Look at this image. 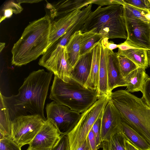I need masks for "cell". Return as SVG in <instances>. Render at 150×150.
<instances>
[{
  "instance_id": "cell-1",
  "label": "cell",
  "mask_w": 150,
  "mask_h": 150,
  "mask_svg": "<svg viewBox=\"0 0 150 150\" xmlns=\"http://www.w3.org/2000/svg\"><path fill=\"white\" fill-rule=\"evenodd\" d=\"M53 73L43 69L31 73L25 78L16 95H3L4 102L13 120L21 115H38L45 120L44 111L45 101Z\"/></svg>"
},
{
  "instance_id": "cell-2",
  "label": "cell",
  "mask_w": 150,
  "mask_h": 150,
  "mask_svg": "<svg viewBox=\"0 0 150 150\" xmlns=\"http://www.w3.org/2000/svg\"><path fill=\"white\" fill-rule=\"evenodd\" d=\"M51 25L47 15L30 23L12 47V65H26L44 53L49 45Z\"/></svg>"
},
{
  "instance_id": "cell-3",
  "label": "cell",
  "mask_w": 150,
  "mask_h": 150,
  "mask_svg": "<svg viewBox=\"0 0 150 150\" xmlns=\"http://www.w3.org/2000/svg\"><path fill=\"white\" fill-rule=\"evenodd\" d=\"M123 0H115L113 4L102 7L99 6L92 11L81 31L82 33L93 29L102 38H127L125 18Z\"/></svg>"
},
{
  "instance_id": "cell-4",
  "label": "cell",
  "mask_w": 150,
  "mask_h": 150,
  "mask_svg": "<svg viewBox=\"0 0 150 150\" xmlns=\"http://www.w3.org/2000/svg\"><path fill=\"white\" fill-rule=\"evenodd\" d=\"M122 121L137 132L150 145V107L141 98L120 90L108 94Z\"/></svg>"
},
{
  "instance_id": "cell-5",
  "label": "cell",
  "mask_w": 150,
  "mask_h": 150,
  "mask_svg": "<svg viewBox=\"0 0 150 150\" xmlns=\"http://www.w3.org/2000/svg\"><path fill=\"white\" fill-rule=\"evenodd\" d=\"M98 98L97 91L87 88L72 78L67 83L54 76L50 95V99L53 101L81 113Z\"/></svg>"
},
{
  "instance_id": "cell-6",
  "label": "cell",
  "mask_w": 150,
  "mask_h": 150,
  "mask_svg": "<svg viewBox=\"0 0 150 150\" xmlns=\"http://www.w3.org/2000/svg\"><path fill=\"white\" fill-rule=\"evenodd\" d=\"M109 100L108 94L100 96L93 105L81 113L76 125L67 134L70 150H76L86 139L93 124L102 114Z\"/></svg>"
},
{
  "instance_id": "cell-7",
  "label": "cell",
  "mask_w": 150,
  "mask_h": 150,
  "mask_svg": "<svg viewBox=\"0 0 150 150\" xmlns=\"http://www.w3.org/2000/svg\"><path fill=\"white\" fill-rule=\"evenodd\" d=\"M38 64L64 82H69L73 67L65 46L58 45L49 47L40 59Z\"/></svg>"
},
{
  "instance_id": "cell-8",
  "label": "cell",
  "mask_w": 150,
  "mask_h": 150,
  "mask_svg": "<svg viewBox=\"0 0 150 150\" xmlns=\"http://www.w3.org/2000/svg\"><path fill=\"white\" fill-rule=\"evenodd\" d=\"M46 120L38 115H22L16 117L12 122V139L21 147L29 144Z\"/></svg>"
},
{
  "instance_id": "cell-9",
  "label": "cell",
  "mask_w": 150,
  "mask_h": 150,
  "mask_svg": "<svg viewBox=\"0 0 150 150\" xmlns=\"http://www.w3.org/2000/svg\"><path fill=\"white\" fill-rule=\"evenodd\" d=\"M124 17L127 34V38L125 42L135 48L150 50V26L149 23L135 17L124 7Z\"/></svg>"
},
{
  "instance_id": "cell-10",
  "label": "cell",
  "mask_w": 150,
  "mask_h": 150,
  "mask_svg": "<svg viewBox=\"0 0 150 150\" xmlns=\"http://www.w3.org/2000/svg\"><path fill=\"white\" fill-rule=\"evenodd\" d=\"M47 119H52L62 134H67L79 121L81 114L54 101L46 107Z\"/></svg>"
},
{
  "instance_id": "cell-11",
  "label": "cell",
  "mask_w": 150,
  "mask_h": 150,
  "mask_svg": "<svg viewBox=\"0 0 150 150\" xmlns=\"http://www.w3.org/2000/svg\"><path fill=\"white\" fill-rule=\"evenodd\" d=\"M122 119L119 111L109 100L103 111L101 118V142L108 141L121 132Z\"/></svg>"
},
{
  "instance_id": "cell-12",
  "label": "cell",
  "mask_w": 150,
  "mask_h": 150,
  "mask_svg": "<svg viewBox=\"0 0 150 150\" xmlns=\"http://www.w3.org/2000/svg\"><path fill=\"white\" fill-rule=\"evenodd\" d=\"M62 135L53 121L47 119L28 147L52 148Z\"/></svg>"
},
{
  "instance_id": "cell-13",
  "label": "cell",
  "mask_w": 150,
  "mask_h": 150,
  "mask_svg": "<svg viewBox=\"0 0 150 150\" xmlns=\"http://www.w3.org/2000/svg\"><path fill=\"white\" fill-rule=\"evenodd\" d=\"M88 6L82 9L76 10L62 17L51 21L48 47L66 33L71 26L86 11Z\"/></svg>"
},
{
  "instance_id": "cell-14",
  "label": "cell",
  "mask_w": 150,
  "mask_h": 150,
  "mask_svg": "<svg viewBox=\"0 0 150 150\" xmlns=\"http://www.w3.org/2000/svg\"><path fill=\"white\" fill-rule=\"evenodd\" d=\"M106 56L108 94L118 87L127 86L120 69L116 53L107 48Z\"/></svg>"
},
{
  "instance_id": "cell-15",
  "label": "cell",
  "mask_w": 150,
  "mask_h": 150,
  "mask_svg": "<svg viewBox=\"0 0 150 150\" xmlns=\"http://www.w3.org/2000/svg\"><path fill=\"white\" fill-rule=\"evenodd\" d=\"M92 0H67L61 1L52 5L51 7V16L53 19L62 17L78 9L92 4Z\"/></svg>"
},
{
  "instance_id": "cell-16",
  "label": "cell",
  "mask_w": 150,
  "mask_h": 150,
  "mask_svg": "<svg viewBox=\"0 0 150 150\" xmlns=\"http://www.w3.org/2000/svg\"><path fill=\"white\" fill-rule=\"evenodd\" d=\"M92 49L80 57L73 68L71 73V78L85 87L91 70L92 60Z\"/></svg>"
},
{
  "instance_id": "cell-17",
  "label": "cell",
  "mask_w": 150,
  "mask_h": 150,
  "mask_svg": "<svg viewBox=\"0 0 150 150\" xmlns=\"http://www.w3.org/2000/svg\"><path fill=\"white\" fill-rule=\"evenodd\" d=\"M100 41L96 43L92 48V60L91 70L90 75L85 85V87L86 88L92 90H96L98 93L100 58Z\"/></svg>"
},
{
  "instance_id": "cell-18",
  "label": "cell",
  "mask_w": 150,
  "mask_h": 150,
  "mask_svg": "<svg viewBox=\"0 0 150 150\" xmlns=\"http://www.w3.org/2000/svg\"><path fill=\"white\" fill-rule=\"evenodd\" d=\"M149 78L145 69L139 67L124 78L127 85L126 90L129 93L140 91L142 93L145 82Z\"/></svg>"
},
{
  "instance_id": "cell-19",
  "label": "cell",
  "mask_w": 150,
  "mask_h": 150,
  "mask_svg": "<svg viewBox=\"0 0 150 150\" xmlns=\"http://www.w3.org/2000/svg\"><path fill=\"white\" fill-rule=\"evenodd\" d=\"M102 39L100 41V58L99 72L98 96L108 94V71L106 56L107 47Z\"/></svg>"
},
{
  "instance_id": "cell-20",
  "label": "cell",
  "mask_w": 150,
  "mask_h": 150,
  "mask_svg": "<svg viewBox=\"0 0 150 150\" xmlns=\"http://www.w3.org/2000/svg\"><path fill=\"white\" fill-rule=\"evenodd\" d=\"M12 121L8 110L4 100L3 95L0 93V139L11 137Z\"/></svg>"
},
{
  "instance_id": "cell-21",
  "label": "cell",
  "mask_w": 150,
  "mask_h": 150,
  "mask_svg": "<svg viewBox=\"0 0 150 150\" xmlns=\"http://www.w3.org/2000/svg\"><path fill=\"white\" fill-rule=\"evenodd\" d=\"M121 132L125 138L139 150H150V145L137 132L122 121Z\"/></svg>"
},
{
  "instance_id": "cell-22",
  "label": "cell",
  "mask_w": 150,
  "mask_h": 150,
  "mask_svg": "<svg viewBox=\"0 0 150 150\" xmlns=\"http://www.w3.org/2000/svg\"><path fill=\"white\" fill-rule=\"evenodd\" d=\"M92 4H89L86 11L71 26L66 33L51 45L53 46L58 45L65 46L71 37L76 32L81 30L86 19L92 12Z\"/></svg>"
},
{
  "instance_id": "cell-23",
  "label": "cell",
  "mask_w": 150,
  "mask_h": 150,
  "mask_svg": "<svg viewBox=\"0 0 150 150\" xmlns=\"http://www.w3.org/2000/svg\"><path fill=\"white\" fill-rule=\"evenodd\" d=\"M82 33L81 30L75 33L70 37L65 46L69 57L70 64L73 68L80 57V52Z\"/></svg>"
},
{
  "instance_id": "cell-24",
  "label": "cell",
  "mask_w": 150,
  "mask_h": 150,
  "mask_svg": "<svg viewBox=\"0 0 150 150\" xmlns=\"http://www.w3.org/2000/svg\"><path fill=\"white\" fill-rule=\"evenodd\" d=\"M117 52L125 56L139 67H142L145 69L149 66L147 50L134 48L122 51L118 49Z\"/></svg>"
},
{
  "instance_id": "cell-25",
  "label": "cell",
  "mask_w": 150,
  "mask_h": 150,
  "mask_svg": "<svg viewBox=\"0 0 150 150\" xmlns=\"http://www.w3.org/2000/svg\"><path fill=\"white\" fill-rule=\"evenodd\" d=\"M102 38V36L95 33L93 29L82 33L80 45V57L90 50L94 45Z\"/></svg>"
},
{
  "instance_id": "cell-26",
  "label": "cell",
  "mask_w": 150,
  "mask_h": 150,
  "mask_svg": "<svg viewBox=\"0 0 150 150\" xmlns=\"http://www.w3.org/2000/svg\"><path fill=\"white\" fill-rule=\"evenodd\" d=\"M125 138L121 132L111 137L108 141L101 144L103 150H126Z\"/></svg>"
},
{
  "instance_id": "cell-27",
  "label": "cell",
  "mask_w": 150,
  "mask_h": 150,
  "mask_svg": "<svg viewBox=\"0 0 150 150\" xmlns=\"http://www.w3.org/2000/svg\"><path fill=\"white\" fill-rule=\"evenodd\" d=\"M116 54L121 72L124 79L131 72L139 67L125 56L117 52Z\"/></svg>"
},
{
  "instance_id": "cell-28",
  "label": "cell",
  "mask_w": 150,
  "mask_h": 150,
  "mask_svg": "<svg viewBox=\"0 0 150 150\" xmlns=\"http://www.w3.org/2000/svg\"><path fill=\"white\" fill-rule=\"evenodd\" d=\"M20 4L12 1L6 3L1 11L0 22L11 17L13 13L17 14L20 13L23 9Z\"/></svg>"
},
{
  "instance_id": "cell-29",
  "label": "cell",
  "mask_w": 150,
  "mask_h": 150,
  "mask_svg": "<svg viewBox=\"0 0 150 150\" xmlns=\"http://www.w3.org/2000/svg\"><path fill=\"white\" fill-rule=\"evenodd\" d=\"M123 5L124 8L132 15L144 22L149 23V21L146 18L145 15L149 11L139 8L124 2Z\"/></svg>"
},
{
  "instance_id": "cell-30",
  "label": "cell",
  "mask_w": 150,
  "mask_h": 150,
  "mask_svg": "<svg viewBox=\"0 0 150 150\" xmlns=\"http://www.w3.org/2000/svg\"><path fill=\"white\" fill-rule=\"evenodd\" d=\"M11 137H6L0 139V150H21Z\"/></svg>"
},
{
  "instance_id": "cell-31",
  "label": "cell",
  "mask_w": 150,
  "mask_h": 150,
  "mask_svg": "<svg viewBox=\"0 0 150 150\" xmlns=\"http://www.w3.org/2000/svg\"><path fill=\"white\" fill-rule=\"evenodd\" d=\"M102 114L103 113L96 121L92 127L96 139V146L98 150L100 147H101V126Z\"/></svg>"
},
{
  "instance_id": "cell-32",
  "label": "cell",
  "mask_w": 150,
  "mask_h": 150,
  "mask_svg": "<svg viewBox=\"0 0 150 150\" xmlns=\"http://www.w3.org/2000/svg\"><path fill=\"white\" fill-rule=\"evenodd\" d=\"M124 3L150 12V0H124Z\"/></svg>"
},
{
  "instance_id": "cell-33",
  "label": "cell",
  "mask_w": 150,
  "mask_h": 150,
  "mask_svg": "<svg viewBox=\"0 0 150 150\" xmlns=\"http://www.w3.org/2000/svg\"><path fill=\"white\" fill-rule=\"evenodd\" d=\"M51 150H70L67 134L62 135L59 140Z\"/></svg>"
},
{
  "instance_id": "cell-34",
  "label": "cell",
  "mask_w": 150,
  "mask_h": 150,
  "mask_svg": "<svg viewBox=\"0 0 150 150\" xmlns=\"http://www.w3.org/2000/svg\"><path fill=\"white\" fill-rule=\"evenodd\" d=\"M142 93V96L141 99L150 107V78L146 81Z\"/></svg>"
},
{
  "instance_id": "cell-35",
  "label": "cell",
  "mask_w": 150,
  "mask_h": 150,
  "mask_svg": "<svg viewBox=\"0 0 150 150\" xmlns=\"http://www.w3.org/2000/svg\"><path fill=\"white\" fill-rule=\"evenodd\" d=\"M86 139L91 150H98L95 138L92 128L87 136Z\"/></svg>"
},
{
  "instance_id": "cell-36",
  "label": "cell",
  "mask_w": 150,
  "mask_h": 150,
  "mask_svg": "<svg viewBox=\"0 0 150 150\" xmlns=\"http://www.w3.org/2000/svg\"><path fill=\"white\" fill-rule=\"evenodd\" d=\"M108 39L107 38H102L103 42L108 49L112 50H113L118 48L117 45L115 44L112 41L109 42Z\"/></svg>"
},
{
  "instance_id": "cell-37",
  "label": "cell",
  "mask_w": 150,
  "mask_h": 150,
  "mask_svg": "<svg viewBox=\"0 0 150 150\" xmlns=\"http://www.w3.org/2000/svg\"><path fill=\"white\" fill-rule=\"evenodd\" d=\"M115 0H92V4H94L102 6L111 4L115 2Z\"/></svg>"
},
{
  "instance_id": "cell-38",
  "label": "cell",
  "mask_w": 150,
  "mask_h": 150,
  "mask_svg": "<svg viewBox=\"0 0 150 150\" xmlns=\"http://www.w3.org/2000/svg\"><path fill=\"white\" fill-rule=\"evenodd\" d=\"M117 45L118 49L122 51H125L130 49L137 48L129 45L125 42Z\"/></svg>"
},
{
  "instance_id": "cell-39",
  "label": "cell",
  "mask_w": 150,
  "mask_h": 150,
  "mask_svg": "<svg viewBox=\"0 0 150 150\" xmlns=\"http://www.w3.org/2000/svg\"><path fill=\"white\" fill-rule=\"evenodd\" d=\"M125 143L126 150H139L126 138Z\"/></svg>"
},
{
  "instance_id": "cell-40",
  "label": "cell",
  "mask_w": 150,
  "mask_h": 150,
  "mask_svg": "<svg viewBox=\"0 0 150 150\" xmlns=\"http://www.w3.org/2000/svg\"><path fill=\"white\" fill-rule=\"evenodd\" d=\"M76 150H91L88 144L86 138Z\"/></svg>"
},
{
  "instance_id": "cell-41",
  "label": "cell",
  "mask_w": 150,
  "mask_h": 150,
  "mask_svg": "<svg viewBox=\"0 0 150 150\" xmlns=\"http://www.w3.org/2000/svg\"><path fill=\"white\" fill-rule=\"evenodd\" d=\"M17 1L21 4L23 3H37L38 2L42 1V0H17Z\"/></svg>"
},
{
  "instance_id": "cell-42",
  "label": "cell",
  "mask_w": 150,
  "mask_h": 150,
  "mask_svg": "<svg viewBox=\"0 0 150 150\" xmlns=\"http://www.w3.org/2000/svg\"><path fill=\"white\" fill-rule=\"evenodd\" d=\"M52 148H30L28 147L27 150H51Z\"/></svg>"
},
{
  "instance_id": "cell-43",
  "label": "cell",
  "mask_w": 150,
  "mask_h": 150,
  "mask_svg": "<svg viewBox=\"0 0 150 150\" xmlns=\"http://www.w3.org/2000/svg\"><path fill=\"white\" fill-rule=\"evenodd\" d=\"M147 55L149 62V65L150 67V50H147Z\"/></svg>"
},
{
  "instance_id": "cell-44",
  "label": "cell",
  "mask_w": 150,
  "mask_h": 150,
  "mask_svg": "<svg viewBox=\"0 0 150 150\" xmlns=\"http://www.w3.org/2000/svg\"><path fill=\"white\" fill-rule=\"evenodd\" d=\"M5 43L4 42L0 43V52H1L5 46Z\"/></svg>"
},
{
  "instance_id": "cell-45",
  "label": "cell",
  "mask_w": 150,
  "mask_h": 150,
  "mask_svg": "<svg viewBox=\"0 0 150 150\" xmlns=\"http://www.w3.org/2000/svg\"><path fill=\"white\" fill-rule=\"evenodd\" d=\"M146 18L149 21H150V12H149L145 15Z\"/></svg>"
},
{
  "instance_id": "cell-46",
  "label": "cell",
  "mask_w": 150,
  "mask_h": 150,
  "mask_svg": "<svg viewBox=\"0 0 150 150\" xmlns=\"http://www.w3.org/2000/svg\"><path fill=\"white\" fill-rule=\"evenodd\" d=\"M149 24L150 26V21H149Z\"/></svg>"
}]
</instances>
